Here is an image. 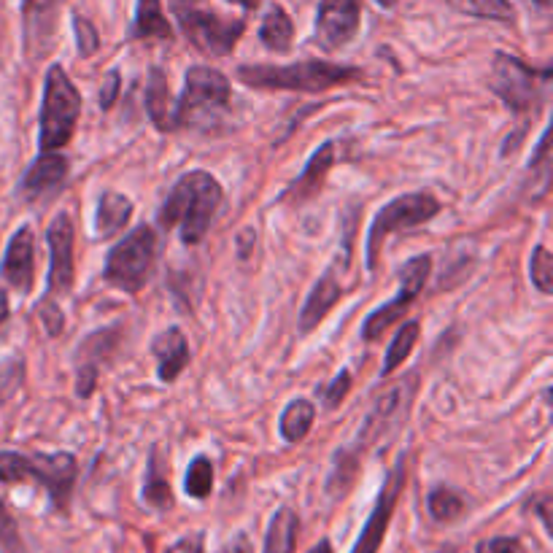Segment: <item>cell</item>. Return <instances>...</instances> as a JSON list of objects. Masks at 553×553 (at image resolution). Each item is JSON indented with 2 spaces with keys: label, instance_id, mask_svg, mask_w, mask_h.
I'll use <instances>...</instances> for the list:
<instances>
[{
  "label": "cell",
  "instance_id": "obj_46",
  "mask_svg": "<svg viewBox=\"0 0 553 553\" xmlns=\"http://www.w3.org/2000/svg\"><path fill=\"white\" fill-rule=\"evenodd\" d=\"M375 3H378L381 9H394V6H397V0H375Z\"/></svg>",
  "mask_w": 553,
  "mask_h": 553
},
{
  "label": "cell",
  "instance_id": "obj_21",
  "mask_svg": "<svg viewBox=\"0 0 553 553\" xmlns=\"http://www.w3.org/2000/svg\"><path fill=\"white\" fill-rule=\"evenodd\" d=\"M152 354L157 357V378L162 384H173L189 365L187 335L181 332V327H168L154 338Z\"/></svg>",
  "mask_w": 553,
  "mask_h": 553
},
{
  "label": "cell",
  "instance_id": "obj_10",
  "mask_svg": "<svg viewBox=\"0 0 553 553\" xmlns=\"http://www.w3.org/2000/svg\"><path fill=\"white\" fill-rule=\"evenodd\" d=\"M429 276H432V254H419V257L408 259L400 270V289H397L394 300L367 313L365 324H362V340L375 343L397 319H402V313L408 311L413 300L421 295Z\"/></svg>",
  "mask_w": 553,
  "mask_h": 553
},
{
  "label": "cell",
  "instance_id": "obj_4",
  "mask_svg": "<svg viewBox=\"0 0 553 553\" xmlns=\"http://www.w3.org/2000/svg\"><path fill=\"white\" fill-rule=\"evenodd\" d=\"M79 464L68 451L57 454H19V451H0V483L36 481L52 497L54 508L65 510L73 494Z\"/></svg>",
  "mask_w": 553,
  "mask_h": 553
},
{
  "label": "cell",
  "instance_id": "obj_11",
  "mask_svg": "<svg viewBox=\"0 0 553 553\" xmlns=\"http://www.w3.org/2000/svg\"><path fill=\"white\" fill-rule=\"evenodd\" d=\"M405 475H408V462H405V454L394 462V467L386 475L384 486H381V494L373 505V513L367 516V524L362 529V535L354 543L351 553H378L381 545H384V537L389 532V524H392L394 508H397V500H400L402 489H405Z\"/></svg>",
  "mask_w": 553,
  "mask_h": 553
},
{
  "label": "cell",
  "instance_id": "obj_1",
  "mask_svg": "<svg viewBox=\"0 0 553 553\" xmlns=\"http://www.w3.org/2000/svg\"><path fill=\"white\" fill-rule=\"evenodd\" d=\"M222 200V184L208 170H189L165 197V203L157 211V224L162 230L179 227L181 241L187 246H197L211 230Z\"/></svg>",
  "mask_w": 553,
  "mask_h": 553
},
{
  "label": "cell",
  "instance_id": "obj_15",
  "mask_svg": "<svg viewBox=\"0 0 553 553\" xmlns=\"http://www.w3.org/2000/svg\"><path fill=\"white\" fill-rule=\"evenodd\" d=\"M60 6L63 0H22V30H25V52L30 60H41L52 52Z\"/></svg>",
  "mask_w": 553,
  "mask_h": 553
},
{
  "label": "cell",
  "instance_id": "obj_16",
  "mask_svg": "<svg viewBox=\"0 0 553 553\" xmlns=\"http://www.w3.org/2000/svg\"><path fill=\"white\" fill-rule=\"evenodd\" d=\"M68 157L60 152H41L30 168L25 170V176L19 181V197L27 203H36L44 197H52L54 192H60V187L68 179Z\"/></svg>",
  "mask_w": 553,
  "mask_h": 553
},
{
  "label": "cell",
  "instance_id": "obj_36",
  "mask_svg": "<svg viewBox=\"0 0 553 553\" xmlns=\"http://www.w3.org/2000/svg\"><path fill=\"white\" fill-rule=\"evenodd\" d=\"M22 378H25V365H22V359L19 357L6 359V362L0 365V402L9 400L11 394L17 392Z\"/></svg>",
  "mask_w": 553,
  "mask_h": 553
},
{
  "label": "cell",
  "instance_id": "obj_35",
  "mask_svg": "<svg viewBox=\"0 0 553 553\" xmlns=\"http://www.w3.org/2000/svg\"><path fill=\"white\" fill-rule=\"evenodd\" d=\"M73 33H76V49H79V57H92V54L100 49V36L95 25L90 19L81 17V14H73Z\"/></svg>",
  "mask_w": 553,
  "mask_h": 553
},
{
  "label": "cell",
  "instance_id": "obj_25",
  "mask_svg": "<svg viewBox=\"0 0 553 553\" xmlns=\"http://www.w3.org/2000/svg\"><path fill=\"white\" fill-rule=\"evenodd\" d=\"M130 36L135 41H170L173 38V27L162 14L160 0H138L135 3V19Z\"/></svg>",
  "mask_w": 553,
  "mask_h": 553
},
{
  "label": "cell",
  "instance_id": "obj_44",
  "mask_svg": "<svg viewBox=\"0 0 553 553\" xmlns=\"http://www.w3.org/2000/svg\"><path fill=\"white\" fill-rule=\"evenodd\" d=\"M311 553H332V543H330V540H322V543L316 545Z\"/></svg>",
  "mask_w": 553,
  "mask_h": 553
},
{
  "label": "cell",
  "instance_id": "obj_20",
  "mask_svg": "<svg viewBox=\"0 0 553 553\" xmlns=\"http://www.w3.org/2000/svg\"><path fill=\"white\" fill-rule=\"evenodd\" d=\"M116 335L119 327H108V330L92 332L84 338V343L76 351V394L79 397H90L98 384L100 362L111 354V348L116 346Z\"/></svg>",
  "mask_w": 553,
  "mask_h": 553
},
{
  "label": "cell",
  "instance_id": "obj_45",
  "mask_svg": "<svg viewBox=\"0 0 553 553\" xmlns=\"http://www.w3.org/2000/svg\"><path fill=\"white\" fill-rule=\"evenodd\" d=\"M232 3H238V6H243V9H257L259 6V0H232Z\"/></svg>",
  "mask_w": 553,
  "mask_h": 553
},
{
  "label": "cell",
  "instance_id": "obj_22",
  "mask_svg": "<svg viewBox=\"0 0 553 553\" xmlns=\"http://www.w3.org/2000/svg\"><path fill=\"white\" fill-rule=\"evenodd\" d=\"M133 219V200L122 192L106 189L98 200L95 211V235L98 238H114L116 232H122Z\"/></svg>",
  "mask_w": 553,
  "mask_h": 553
},
{
  "label": "cell",
  "instance_id": "obj_2",
  "mask_svg": "<svg viewBox=\"0 0 553 553\" xmlns=\"http://www.w3.org/2000/svg\"><path fill=\"white\" fill-rule=\"evenodd\" d=\"M238 79L254 90L284 92H324L340 84L362 79V71L354 65L324 63V60H303L295 65H241Z\"/></svg>",
  "mask_w": 553,
  "mask_h": 553
},
{
  "label": "cell",
  "instance_id": "obj_28",
  "mask_svg": "<svg viewBox=\"0 0 553 553\" xmlns=\"http://www.w3.org/2000/svg\"><path fill=\"white\" fill-rule=\"evenodd\" d=\"M313 421H316V405H313L311 400H305V397H300V400H292L289 405L284 408V413H281V438L286 440V443H300V440L308 438V432H311Z\"/></svg>",
  "mask_w": 553,
  "mask_h": 553
},
{
  "label": "cell",
  "instance_id": "obj_8",
  "mask_svg": "<svg viewBox=\"0 0 553 553\" xmlns=\"http://www.w3.org/2000/svg\"><path fill=\"white\" fill-rule=\"evenodd\" d=\"M154 259H157V232L149 224H141L108 251L103 281L127 295H138L152 276Z\"/></svg>",
  "mask_w": 553,
  "mask_h": 553
},
{
  "label": "cell",
  "instance_id": "obj_18",
  "mask_svg": "<svg viewBox=\"0 0 553 553\" xmlns=\"http://www.w3.org/2000/svg\"><path fill=\"white\" fill-rule=\"evenodd\" d=\"M346 265L348 262H340L338 265V259H335V265L324 270L322 278L313 284L311 295L305 300L300 319H297V332L300 335H311L327 319V313L340 303V295H343V289H340V270L346 268Z\"/></svg>",
  "mask_w": 553,
  "mask_h": 553
},
{
  "label": "cell",
  "instance_id": "obj_19",
  "mask_svg": "<svg viewBox=\"0 0 553 553\" xmlns=\"http://www.w3.org/2000/svg\"><path fill=\"white\" fill-rule=\"evenodd\" d=\"M33 273H36V241H33L30 224H22L9 241V249L0 265V276L17 292L27 295L33 289Z\"/></svg>",
  "mask_w": 553,
  "mask_h": 553
},
{
  "label": "cell",
  "instance_id": "obj_30",
  "mask_svg": "<svg viewBox=\"0 0 553 553\" xmlns=\"http://www.w3.org/2000/svg\"><path fill=\"white\" fill-rule=\"evenodd\" d=\"M448 6L459 14L475 19H491V22H513L516 9L510 0H446Z\"/></svg>",
  "mask_w": 553,
  "mask_h": 553
},
{
  "label": "cell",
  "instance_id": "obj_37",
  "mask_svg": "<svg viewBox=\"0 0 553 553\" xmlns=\"http://www.w3.org/2000/svg\"><path fill=\"white\" fill-rule=\"evenodd\" d=\"M348 389H351V370L348 367H343L335 378H332L330 384L322 389V402L327 411H335L340 402L346 400Z\"/></svg>",
  "mask_w": 553,
  "mask_h": 553
},
{
  "label": "cell",
  "instance_id": "obj_38",
  "mask_svg": "<svg viewBox=\"0 0 553 553\" xmlns=\"http://www.w3.org/2000/svg\"><path fill=\"white\" fill-rule=\"evenodd\" d=\"M119 92H122V76L119 71H108L103 84H100L98 92V103L103 111H111L116 106V98H119Z\"/></svg>",
  "mask_w": 553,
  "mask_h": 553
},
{
  "label": "cell",
  "instance_id": "obj_31",
  "mask_svg": "<svg viewBox=\"0 0 553 553\" xmlns=\"http://www.w3.org/2000/svg\"><path fill=\"white\" fill-rule=\"evenodd\" d=\"M184 489L192 500H206L214 491V464L203 454H197L187 467V478H184Z\"/></svg>",
  "mask_w": 553,
  "mask_h": 553
},
{
  "label": "cell",
  "instance_id": "obj_17",
  "mask_svg": "<svg viewBox=\"0 0 553 553\" xmlns=\"http://www.w3.org/2000/svg\"><path fill=\"white\" fill-rule=\"evenodd\" d=\"M335 146H338L335 141H324L308 157L303 173L284 189V195L278 197V203H284V206H303V203H308V200L319 195L324 189V181L330 176L332 165H335Z\"/></svg>",
  "mask_w": 553,
  "mask_h": 553
},
{
  "label": "cell",
  "instance_id": "obj_26",
  "mask_svg": "<svg viewBox=\"0 0 553 553\" xmlns=\"http://www.w3.org/2000/svg\"><path fill=\"white\" fill-rule=\"evenodd\" d=\"M300 518L292 508H278L270 518L268 535H265V551L262 553H295Z\"/></svg>",
  "mask_w": 553,
  "mask_h": 553
},
{
  "label": "cell",
  "instance_id": "obj_7",
  "mask_svg": "<svg viewBox=\"0 0 553 553\" xmlns=\"http://www.w3.org/2000/svg\"><path fill=\"white\" fill-rule=\"evenodd\" d=\"M548 81H551V68H535L508 52L494 54L489 90L516 116L535 114L543 103Z\"/></svg>",
  "mask_w": 553,
  "mask_h": 553
},
{
  "label": "cell",
  "instance_id": "obj_39",
  "mask_svg": "<svg viewBox=\"0 0 553 553\" xmlns=\"http://www.w3.org/2000/svg\"><path fill=\"white\" fill-rule=\"evenodd\" d=\"M38 313H41V319H44L49 335H60V332H63V311H60L57 300H44L41 308H38Z\"/></svg>",
  "mask_w": 553,
  "mask_h": 553
},
{
  "label": "cell",
  "instance_id": "obj_12",
  "mask_svg": "<svg viewBox=\"0 0 553 553\" xmlns=\"http://www.w3.org/2000/svg\"><path fill=\"white\" fill-rule=\"evenodd\" d=\"M73 232L71 216L60 211L54 216L49 230H46V243H49V278H46L44 300H60L68 295L73 286Z\"/></svg>",
  "mask_w": 553,
  "mask_h": 553
},
{
  "label": "cell",
  "instance_id": "obj_29",
  "mask_svg": "<svg viewBox=\"0 0 553 553\" xmlns=\"http://www.w3.org/2000/svg\"><path fill=\"white\" fill-rule=\"evenodd\" d=\"M419 332L421 324L416 322V319H413V322H405L400 330H397L394 340L389 343V348H386L384 365H381V378H389L394 370H400L402 362H408L413 346H416V340H419Z\"/></svg>",
  "mask_w": 553,
  "mask_h": 553
},
{
  "label": "cell",
  "instance_id": "obj_9",
  "mask_svg": "<svg viewBox=\"0 0 553 553\" xmlns=\"http://www.w3.org/2000/svg\"><path fill=\"white\" fill-rule=\"evenodd\" d=\"M170 9L179 19L189 44L211 57H227L246 30L243 19L219 17L216 11L200 6L197 0H170Z\"/></svg>",
  "mask_w": 553,
  "mask_h": 553
},
{
  "label": "cell",
  "instance_id": "obj_41",
  "mask_svg": "<svg viewBox=\"0 0 553 553\" xmlns=\"http://www.w3.org/2000/svg\"><path fill=\"white\" fill-rule=\"evenodd\" d=\"M203 543H206L203 532H195V535H187L181 537V540H176L165 553H203Z\"/></svg>",
  "mask_w": 553,
  "mask_h": 553
},
{
  "label": "cell",
  "instance_id": "obj_32",
  "mask_svg": "<svg viewBox=\"0 0 553 553\" xmlns=\"http://www.w3.org/2000/svg\"><path fill=\"white\" fill-rule=\"evenodd\" d=\"M429 516L440 521V524H448V521H456V518L464 513V500L462 494H456L454 489L448 486H438V489L429 491L427 497Z\"/></svg>",
  "mask_w": 553,
  "mask_h": 553
},
{
  "label": "cell",
  "instance_id": "obj_24",
  "mask_svg": "<svg viewBox=\"0 0 553 553\" xmlns=\"http://www.w3.org/2000/svg\"><path fill=\"white\" fill-rule=\"evenodd\" d=\"M143 502L154 510L173 508V491L168 483V462L160 448H152L146 462V478H143Z\"/></svg>",
  "mask_w": 553,
  "mask_h": 553
},
{
  "label": "cell",
  "instance_id": "obj_6",
  "mask_svg": "<svg viewBox=\"0 0 553 553\" xmlns=\"http://www.w3.org/2000/svg\"><path fill=\"white\" fill-rule=\"evenodd\" d=\"M440 214V200L429 192H408V195H400L389 200L378 214H375L370 230H367V243H365V265L367 273H375L378 270V262H381V251L386 246V238L394 235V232L413 230V227H421V224L432 222L435 216Z\"/></svg>",
  "mask_w": 553,
  "mask_h": 553
},
{
  "label": "cell",
  "instance_id": "obj_33",
  "mask_svg": "<svg viewBox=\"0 0 553 553\" xmlns=\"http://www.w3.org/2000/svg\"><path fill=\"white\" fill-rule=\"evenodd\" d=\"M529 278L540 295H553V257L543 243L535 246L532 259H529Z\"/></svg>",
  "mask_w": 553,
  "mask_h": 553
},
{
  "label": "cell",
  "instance_id": "obj_42",
  "mask_svg": "<svg viewBox=\"0 0 553 553\" xmlns=\"http://www.w3.org/2000/svg\"><path fill=\"white\" fill-rule=\"evenodd\" d=\"M222 553H254V545H251V540L243 532H238L230 543L224 545Z\"/></svg>",
  "mask_w": 553,
  "mask_h": 553
},
{
  "label": "cell",
  "instance_id": "obj_5",
  "mask_svg": "<svg viewBox=\"0 0 553 553\" xmlns=\"http://www.w3.org/2000/svg\"><path fill=\"white\" fill-rule=\"evenodd\" d=\"M81 116V95L73 87L63 65H49L44 79V103L38 116V146L41 152H60L76 133Z\"/></svg>",
  "mask_w": 553,
  "mask_h": 553
},
{
  "label": "cell",
  "instance_id": "obj_34",
  "mask_svg": "<svg viewBox=\"0 0 553 553\" xmlns=\"http://www.w3.org/2000/svg\"><path fill=\"white\" fill-rule=\"evenodd\" d=\"M0 553H30L19 535L17 518L11 516V510L6 508L3 500H0Z\"/></svg>",
  "mask_w": 553,
  "mask_h": 553
},
{
  "label": "cell",
  "instance_id": "obj_40",
  "mask_svg": "<svg viewBox=\"0 0 553 553\" xmlns=\"http://www.w3.org/2000/svg\"><path fill=\"white\" fill-rule=\"evenodd\" d=\"M521 545H518L516 537H491V540H483L478 543L475 553H518Z\"/></svg>",
  "mask_w": 553,
  "mask_h": 553
},
{
  "label": "cell",
  "instance_id": "obj_47",
  "mask_svg": "<svg viewBox=\"0 0 553 553\" xmlns=\"http://www.w3.org/2000/svg\"><path fill=\"white\" fill-rule=\"evenodd\" d=\"M535 3L540 9H548V6H551V0H535Z\"/></svg>",
  "mask_w": 553,
  "mask_h": 553
},
{
  "label": "cell",
  "instance_id": "obj_27",
  "mask_svg": "<svg viewBox=\"0 0 553 553\" xmlns=\"http://www.w3.org/2000/svg\"><path fill=\"white\" fill-rule=\"evenodd\" d=\"M259 41L265 44V49L276 54H284L292 49V41H295V22L286 14L281 6H273L268 11V17L262 19L259 25Z\"/></svg>",
  "mask_w": 553,
  "mask_h": 553
},
{
  "label": "cell",
  "instance_id": "obj_43",
  "mask_svg": "<svg viewBox=\"0 0 553 553\" xmlns=\"http://www.w3.org/2000/svg\"><path fill=\"white\" fill-rule=\"evenodd\" d=\"M9 313H11V308H9V295H6V292L0 289V324H3V322H6V319H9Z\"/></svg>",
  "mask_w": 553,
  "mask_h": 553
},
{
  "label": "cell",
  "instance_id": "obj_13",
  "mask_svg": "<svg viewBox=\"0 0 553 553\" xmlns=\"http://www.w3.org/2000/svg\"><path fill=\"white\" fill-rule=\"evenodd\" d=\"M359 22H362L359 0H322L313 22V41L327 52H335L348 41H354Z\"/></svg>",
  "mask_w": 553,
  "mask_h": 553
},
{
  "label": "cell",
  "instance_id": "obj_14",
  "mask_svg": "<svg viewBox=\"0 0 553 553\" xmlns=\"http://www.w3.org/2000/svg\"><path fill=\"white\" fill-rule=\"evenodd\" d=\"M413 392H416V373L408 375L405 384H397L392 386V389H386V392L375 400L370 413L365 416V421H362V427H359L357 432V440H354L351 446L365 451L367 446H373L375 440L384 438L386 432L392 429L394 421L408 411V402H411Z\"/></svg>",
  "mask_w": 553,
  "mask_h": 553
},
{
  "label": "cell",
  "instance_id": "obj_3",
  "mask_svg": "<svg viewBox=\"0 0 553 553\" xmlns=\"http://www.w3.org/2000/svg\"><path fill=\"white\" fill-rule=\"evenodd\" d=\"M230 79L208 65H192L184 73V90L173 106V125L192 130H211L230 111Z\"/></svg>",
  "mask_w": 553,
  "mask_h": 553
},
{
  "label": "cell",
  "instance_id": "obj_23",
  "mask_svg": "<svg viewBox=\"0 0 553 553\" xmlns=\"http://www.w3.org/2000/svg\"><path fill=\"white\" fill-rule=\"evenodd\" d=\"M143 103H146V114L154 122L157 130H176L173 125V106H170V90H168V73L154 65L149 76H146V95H143Z\"/></svg>",
  "mask_w": 553,
  "mask_h": 553
}]
</instances>
